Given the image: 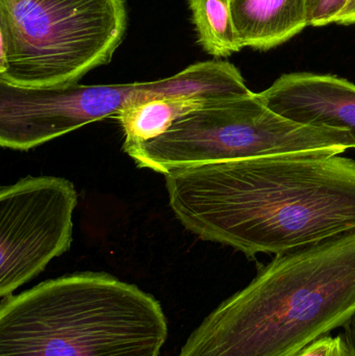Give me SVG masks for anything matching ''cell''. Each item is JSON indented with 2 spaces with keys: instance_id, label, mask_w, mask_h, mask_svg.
Listing matches in <instances>:
<instances>
[{
  "instance_id": "cell-1",
  "label": "cell",
  "mask_w": 355,
  "mask_h": 356,
  "mask_svg": "<svg viewBox=\"0 0 355 356\" xmlns=\"http://www.w3.org/2000/svg\"><path fill=\"white\" fill-rule=\"evenodd\" d=\"M169 203L185 229L247 257L355 230V161L294 154L176 169Z\"/></svg>"
},
{
  "instance_id": "cell-2",
  "label": "cell",
  "mask_w": 355,
  "mask_h": 356,
  "mask_svg": "<svg viewBox=\"0 0 355 356\" xmlns=\"http://www.w3.org/2000/svg\"><path fill=\"white\" fill-rule=\"evenodd\" d=\"M355 315V230L276 254L177 356H295Z\"/></svg>"
},
{
  "instance_id": "cell-3",
  "label": "cell",
  "mask_w": 355,
  "mask_h": 356,
  "mask_svg": "<svg viewBox=\"0 0 355 356\" xmlns=\"http://www.w3.org/2000/svg\"><path fill=\"white\" fill-rule=\"evenodd\" d=\"M167 338L160 301L104 272L45 280L0 305V356H160Z\"/></svg>"
},
{
  "instance_id": "cell-4",
  "label": "cell",
  "mask_w": 355,
  "mask_h": 356,
  "mask_svg": "<svg viewBox=\"0 0 355 356\" xmlns=\"http://www.w3.org/2000/svg\"><path fill=\"white\" fill-rule=\"evenodd\" d=\"M127 22L125 0H0V83L76 85L110 63Z\"/></svg>"
},
{
  "instance_id": "cell-5",
  "label": "cell",
  "mask_w": 355,
  "mask_h": 356,
  "mask_svg": "<svg viewBox=\"0 0 355 356\" xmlns=\"http://www.w3.org/2000/svg\"><path fill=\"white\" fill-rule=\"evenodd\" d=\"M354 147L349 131L292 122L251 92L210 100L160 137L125 152L140 168L165 175L212 163L283 154H340Z\"/></svg>"
},
{
  "instance_id": "cell-6",
  "label": "cell",
  "mask_w": 355,
  "mask_h": 356,
  "mask_svg": "<svg viewBox=\"0 0 355 356\" xmlns=\"http://www.w3.org/2000/svg\"><path fill=\"white\" fill-rule=\"evenodd\" d=\"M237 67L224 60L196 63L160 81L124 85L21 89L0 83V145L33 149L95 121L118 116L131 104L156 98L251 93Z\"/></svg>"
},
{
  "instance_id": "cell-7",
  "label": "cell",
  "mask_w": 355,
  "mask_h": 356,
  "mask_svg": "<svg viewBox=\"0 0 355 356\" xmlns=\"http://www.w3.org/2000/svg\"><path fill=\"white\" fill-rule=\"evenodd\" d=\"M77 192L63 177L22 178L0 191V297L44 271L72 244Z\"/></svg>"
},
{
  "instance_id": "cell-8",
  "label": "cell",
  "mask_w": 355,
  "mask_h": 356,
  "mask_svg": "<svg viewBox=\"0 0 355 356\" xmlns=\"http://www.w3.org/2000/svg\"><path fill=\"white\" fill-rule=\"evenodd\" d=\"M258 95L267 108L292 122L349 131L355 148V85L347 79L290 73Z\"/></svg>"
},
{
  "instance_id": "cell-9",
  "label": "cell",
  "mask_w": 355,
  "mask_h": 356,
  "mask_svg": "<svg viewBox=\"0 0 355 356\" xmlns=\"http://www.w3.org/2000/svg\"><path fill=\"white\" fill-rule=\"evenodd\" d=\"M242 47L269 50L308 26L306 0H231Z\"/></svg>"
},
{
  "instance_id": "cell-10",
  "label": "cell",
  "mask_w": 355,
  "mask_h": 356,
  "mask_svg": "<svg viewBox=\"0 0 355 356\" xmlns=\"http://www.w3.org/2000/svg\"><path fill=\"white\" fill-rule=\"evenodd\" d=\"M212 99L204 95H183L156 98L131 104L119 113L124 131L123 149L151 141L166 133L181 117L198 110Z\"/></svg>"
},
{
  "instance_id": "cell-11",
  "label": "cell",
  "mask_w": 355,
  "mask_h": 356,
  "mask_svg": "<svg viewBox=\"0 0 355 356\" xmlns=\"http://www.w3.org/2000/svg\"><path fill=\"white\" fill-rule=\"evenodd\" d=\"M198 43L214 58H227L242 49L231 0H188Z\"/></svg>"
},
{
  "instance_id": "cell-12",
  "label": "cell",
  "mask_w": 355,
  "mask_h": 356,
  "mask_svg": "<svg viewBox=\"0 0 355 356\" xmlns=\"http://www.w3.org/2000/svg\"><path fill=\"white\" fill-rule=\"evenodd\" d=\"M350 0H306L308 26H325L335 23Z\"/></svg>"
},
{
  "instance_id": "cell-13",
  "label": "cell",
  "mask_w": 355,
  "mask_h": 356,
  "mask_svg": "<svg viewBox=\"0 0 355 356\" xmlns=\"http://www.w3.org/2000/svg\"><path fill=\"white\" fill-rule=\"evenodd\" d=\"M295 356H352L344 336L324 334L304 347Z\"/></svg>"
},
{
  "instance_id": "cell-14",
  "label": "cell",
  "mask_w": 355,
  "mask_h": 356,
  "mask_svg": "<svg viewBox=\"0 0 355 356\" xmlns=\"http://www.w3.org/2000/svg\"><path fill=\"white\" fill-rule=\"evenodd\" d=\"M336 24L349 25L355 24V0H350L341 14L337 17Z\"/></svg>"
},
{
  "instance_id": "cell-15",
  "label": "cell",
  "mask_w": 355,
  "mask_h": 356,
  "mask_svg": "<svg viewBox=\"0 0 355 356\" xmlns=\"http://www.w3.org/2000/svg\"><path fill=\"white\" fill-rule=\"evenodd\" d=\"M344 328H345L344 338L349 346L352 356H355V315L344 325Z\"/></svg>"
}]
</instances>
